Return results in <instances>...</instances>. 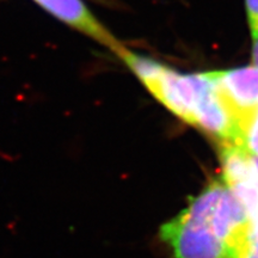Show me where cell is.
<instances>
[{
  "instance_id": "obj_1",
  "label": "cell",
  "mask_w": 258,
  "mask_h": 258,
  "mask_svg": "<svg viewBox=\"0 0 258 258\" xmlns=\"http://www.w3.org/2000/svg\"><path fill=\"white\" fill-rule=\"evenodd\" d=\"M135 74L157 101L222 145L238 144L240 127L219 93L209 73H179L169 66L124 47L116 55Z\"/></svg>"
},
{
  "instance_id": "obj_2",
  "label": "cell",
  "mask_w": 258,
  "mask_h": 258,
  "mask_svg": "<svg viewBox=\"0 0 258 258\" xmlns=\"http://www.w3.org/2000/svg\"><path fill=\"white\" fill-rule=\"evenodd\" d=\"M160 235L175 258H228L226 244L215 234L211 220L188 207L163 225Z\"/></svg>"
},
{
  "instance_id": "obj_3",
  "label": "cell",
  "mask_w": 258,
  "mask_h": 258,
  "mask_svg": "<svg viewBox=\"0 0 258 258\" xmlns=\"http://www.w3.org/2000/svg\"><path fill=\"white\" fill-rule=\"evenodd\" d=\"M67 27L111 50L115 55L125 47L97 19L84 0H32Z\"/></svg>"
},
{
  "instance_id": "obj_4",
  "label": "cell",
  "mask_w": 258,
  "mask_h": 258,
  "mask_svg": "<svg viewBox=\"0 0 258 258\" xmlns=\"http://www.w3.org/2000/svg\"><path fill=\"white\" fill-rule=\"evenodd\" d=\"M208 73L241 128L243 122L258 108V66Z\"/></svg>"
},
{
  "instance_id": "obj_5",
  "label": "cell",
  "mask_w": 258,
  "mask_h": 258,
  "mask_svg": "<svg viewBox=\"0 0 258 258\" xmlns=\"http://www.w3.org/2000/svg\"><path fill=\"white\" fill-rule=\"evenodd\" d=\"M239 145L252 156L258 157V108L241 124Z\"/></svg>"
},
{
  "instance_id": "obj_6",
  "label": "cell",
  "mask_w": 258,
  "mask_h": 258,
  "mask_svg": "<svg viewBox=\"0 0 258 258\" xmlns=\"http://www.w3.org/2000/svg\"><path fill=\"white\" fill-rule=\"evenodd\" d=\"M230 258H258V241L252 238L251 230L247 237L232 251Z\"/></svg>"
},
{
  "instance_id": "obj_7",
  "label": "cell",
  "mask_w": 258,
  "mask_h": 258,
  "mask_svg": "<svg viewBox=\"0 0 258 258\" xmlns=\"http://www.w3.org/2000/svg\"><path fill=\"white\" fill-rule=\"evenodd\" d=\"M247 19L253 41L258 38V0H246Z\"/></svg>"
},
{
  "instance_id": "obj_8",
  "label": "cell",
  "mask_w": 258,
  "mask_h": 258,
  "mask_svg": "<svg viewBox=\"0 0 258 258\" xmlns=\"http://www.w3.org/2000/svg\"><path fill=\"white\" fill-rule=\"evenodd\" d=\"M253 51H252V60L254 66H258V38L253 41Z\"/></svg>"
},
{
  "instance_id": "obj_9",
  "label": "cell",
  "mask_w": 258,
  "mask_h": 258,
  "mask_svg": "<svg viewBox=\"0 0 258 258\" xmlns=\"http://www.w3.org/2000/svg\"><path fill=\"white\" fill-rule=\"evenodd\" d=\"M253 165H254V170H256V173L258 177V157L253 156Z\"/></svg>"
}]
</instances>
